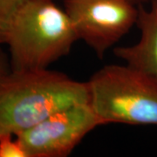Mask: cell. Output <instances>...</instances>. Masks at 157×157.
I'll list each match as a JSON object with an SVG mask.
<instances>
[{"instance_id":"3957f363","label":"cell","mask_w":157,"mask_h":157,"mask_svg":"<svg viewBox=\"0 0 157 157\" xmlns=\"http://www.w3.org/2000/svg\"><path fill=\"white\" fill-rule=\"evenodd\" d=\"M90 104L103 125L157 126V79L129 65H108L87 81Z\"/></svg>"},{"instance_id":"6da1fadb","label":"cell","mask_w":157,"mask_h":157,"mask_svg":"<svg viewBox=\"0 0 157 157\" xmlns=\"http://www.w3.org/2000/svg\"><path fill=\"white\" fill-rule=\"evenodd\" d=\"M80 103H90L87 82L47 68L11 70L0 78V135H17Z\"/></svg>"},{"instance_id":"ba28073f","label":"cell","mask_w":157,"mask_h":157,"mask_svg":"<svg viewBox=\"0 0 157 157\" xmlns=\"http://www.w3.org/2000/svg\"><path fill=\"white\" fill-rule=\"evenodd\" d=\"M0 157H28L21 142L15 135H0Z\"/></svg>"},{"instance_id":"8992f818","label":"cell","mask_w":157,"mask_h":157,"mask_svg":"<svg viewBox=\"0 0 157 157\" xmlns=\"http://www.w3.org/2000/svg\"><path fill=\"white\" fill-rule=\"evenodd\" d=\"M136 24L140 29V39L135 45L116 47L114 54L157 79V0H152L148 9L139 8Z\"/></svg>"},{"instance_id":"277c9868","label":"cell","mask_w":157,"mask_h":157,"mask_svg":"<svg viewBox=\"0 0 157 157\" xmlns=\"http://www.w3.org/2000/svg\"><path fill=\"white\" fill-rule=\"evenodd\" d=\"M67 13L82 39L102 57L137 23L139 9L129 0H64Z\"/></svg>"},{"instance_id":"5b68a950","label":"cell","mask_w":157,"mask_h":157,"mask_svg":"<svg viewBox=\"0 0 157 157\" xmlns=\"http://www.w3.org/2000/svg\"><path fill=\"white\" fill-rule=\"evenodd\" d=\"M103 125L90 103H80L54 113L15 136L28 157H66L86 135Z\"/></svg>"},{"instance_id":"9c48e42d","label":"cell","mask_w":157,"mask_h":157,"mask_svg":"<svg viewBox=\"0 0 157 157\" xmlns=\"http://www.w3.org/2000/svg\"><path fill=\"white\" fill-rule=\"evenodd\" d=\"M7 73H8V70H7L6 58L4 56V54L0 52V78Z\"/></svg>"},{"instance_id":"52a82bcc","label":"cell","mask_w":157,"mask_h":157,"mask_svg":"<svg viewBox=\"0 0 157 157\" xmlns=\"http://www.w3.org/2000/svg\"><path fill=\"white\" fill-rule=\"evenodd\" d=\"M27 0H0V44L6 39L13 17Z\"/></svg>"},{"instance_id":"30bf717a","label":"cell","mask_w":157,"mask_h":157,"mask_svg":"<svg viewBox=\"0 0 157 157\" xmlns=\"http://www.w3.org/2000/svg\"><path fill=\"white\" fill-rule=\"evenodd\" d=\"M129 1H131V2H133V3H136V2H138V1H141V0H129Z\"/></svg>"},{"instance_id":"7a4b0ae2","label":"cell","mask_w":157,"mask_h":157,"mask_svg":"<svg viewBox=\"0 0 157 157\" xmlns=\"http://www.w3.org/2000/svg\"><path fill=\"white\" fill-rule=\"evenodd\" d=\"M78 39L73 22L52 0H27L6 36L12 70L47 68L69 53Z\"/></svg>"}]
</instances>
